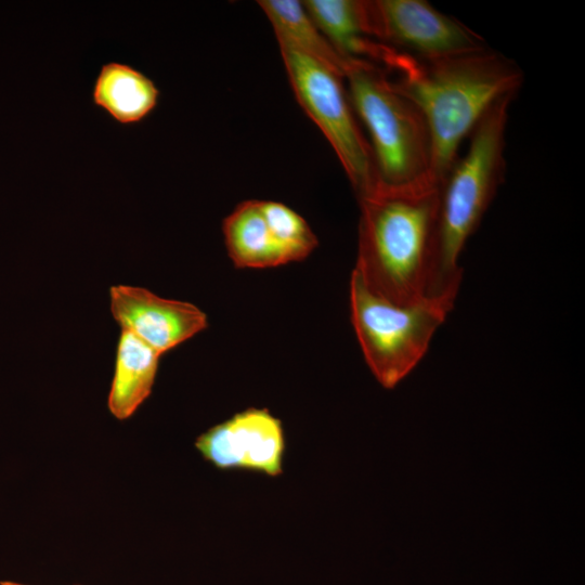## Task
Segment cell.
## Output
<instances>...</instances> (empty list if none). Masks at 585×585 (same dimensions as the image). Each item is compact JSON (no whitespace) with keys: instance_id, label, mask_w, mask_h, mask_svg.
<instances>
[{"instance_id":"6da1fadb","label":"cell","mask_w":585,"mask_h":585,"mask_svg":"<svg viewBox=\"0 0 585 585\" xmlns=\"http://www.w3.org/2000/svg\"><path fill=\"white\" fill-rule=\"evenodd\" d=\"M392 81L425 117L438 186L459 156L463 141L494 103L517 94L523 74L511 60L485 48L437 61L414 60Z\"/></svg>"},{"instance_id":"52a82bcc","label":"cell","mask_w":585,"mask_h":585,"mask_svg":"<svg viewBox=\"0 0 585 585\" xmlns=\"http://www.w3.org/2000/svg\"><path fill=\"white\" fill-rule=\"evenodd\" d=\"M370 37L417 61L487 48L483 37L424 0H365Z\"/></svg>"},{"instance_id":"30bf717a","label":"cell","mask_w":585,"mask_h":585,"mask_svg":"<svg viewBox=\"0 0 585 585\" xmlns=\"http://www.w3.org/2000/svg\"><path fill=\"white\" fill-rule=\"evenodd\" d=\"M159 89L138 68L108 62L101 66L92 88V101L113 120L133 126L146 119L158 103Z\"/></svg>"},{"instance_id":"7a4b0ae2","label":"cell","mask_w":585,"mask_h":585,"mask_svg":"<svg viewBox=\"0 0 585 585\" xmlns=\"http://www.w3.org/2000/svg\"><path fill=\"white\" fill-rule=\"evenodd\" d=\"M361 208L355 271L375 295L400 306L426 298L438 186L375 187Z\"/></svg>"},{"instance_id":"2e32d148","label":"cell","mask_w":585,"mask_h":585,"mask_svg":"<svg viewBox=\"0 0 585 585\" xmlns=\"http://www.w3.org/2000/svg\"><path fill=\"white\" fill-rule=\"evenodd\" d=\"M0 585H24V584L10 582V581H3V582H0Z\"/></svg>"},{"instance_id":"ba28073f","label":"cell","mask_w":585,"mask_h":585,"mask_svg":"<svg viewBox=\"0 0 585 585\" xmlns=\"http://www.w3.org/2000/svg\"><path fill=\"white\" fill-rule=\"evenodd\" d=\"M195 446L219 469H246L271 477L283 471L284 430L268 410L248 408L235 414L200 434Z\"/></svg>"},{"instance_id":"4fadbf2b","label":"cell","mask_w":585,"mask_h":585,"mask_svg":"<svg viewBox=\"0 0 585 585\" xmlns=\"http://www.w3.org/2000/svg\"><path fill=\"white\" fill-rule=\"evenodd\" d=\"M223 235L230 258L238 268H269L283 264L260 200L239 204L224 219Z\"/></svg>"},{"instance_id":"9c48e42d","label":"cell","mask_w":585,"mask_h":585,"mask_svg":"<svg viewBox=\"0 0 585 585\" xmlns=\"http://www.w3.org/2000/svg\"><path fill=\"white\" fill-rule=\"evenodd\" d=\"M114 320L160 355L207 327L196 306L161 298L146 288L115 285L109 289Z\"/></svg>"},{"instance_id":"277c9868","label":"cell","mask_w":585,"mask_h":585,"mask_svg":"<svg viewBox=\"0 0 585 585\" xmlns=\"http://www.w3.org/2000/svg\"><path fill=\"white\" fill-rule=\"evenodd\" d=\"M343 75L352 108L369 134L377 186L435 185L431 138L417 105L395 87L385 69L370 62L348 58Z\"/></svg>"},{"instance_id":"9a60e30c","label":"cell","mask_w":585,"mask_h":585,"mask_svg":"<svg viewBox=\"0 0 585 585\" xmlns=\"http://www.w3.org/2000/svg\"><path fill=\"white\" fill-rule=\"evenodd\" d=\"M260 203L283 263L307 258L318 243L307 221L282 203L270 200Z\"/></svg>"},{"instance_id":"5bb4252c","label":"cell","mask_w":585,"mask_h":585,"mask_svg":"<svg viewBox=\"0 0 585 585\" xmlns=\"http://www.w3.org/2000/svg\"><path fill=\"white\" fill-rule=\"evenodd\" d=\"M258 4L272 24L280 46L309 55L344 77L347 60L322 35L301 1L261 0Z\"/></svg>"},{"instance_id":"3957f363","label":"cell","mask_w":585,"mask_h":585,"mask_svg":"<svg viewBox=\"0 0 585 585\" xmlns=\"http://www.w3.org/2000/svg\"><path fill=\"white\" fill-rule=\"evenodd\" d=\"M508 95L483 115L469 134V146L438 185L429 273L425 297L454 306L461 282L459 257L491 205L505 176Z\"/></svg>"},{"instance_id":"5b68a950","label":"cell","mask_w":585,"mask_h":585,"mask_svg":"<svg viewBox=\"0 0 585 585\" xmlns=\"http://www.w3.org/2000/svg\"><path fill=\"white\" fill-rule=\"evenodd\" d=\"M350 304L365 360L388 389L394 388L420 362L453 309L450 303L430 298L395 304L372 292L355 270L350 282Z\"/></svg>"},{"instance_id":"8fae6325","label":"cell","mask_w":585,"mask_h":585,"mask_svg":"<svg viewBox=\"0 0 585 585\" xmlns=\"http://www.w3.org/2000/svg\"><path fill=\"white\" fill-rule=\"evenodd\" d=\"M302 4L342 58L379 63L385 44L369 35L365 0H306Z\"/></svg>"},{"instance_id":"7c38bea8","label":"cell","mask_w":585,"mask_h":585,"mask_svg":"<svg viewBox=\"0 0 585 585\" xmlns=\"http://www.w3.org/2000/svg\"><path fill=\"white\" fill-rule=\"evenodd\" d=\"M160 354L128 330L119 336L115 370L107 399L117 419L131 417L150 396Z\"/></svg>"},{"instance_id":"8992f818","label":"cell","mask_w":585,"mask_h":585,"mask_svg":"<svg viewBox=\"0 0 585 585\" xmlns=\"http://www.w3.org/2000/svg\"><path fill=\"white\" fill-rule=\"evenodd\" d=\"M280 49L297 101L333 146L358 198L370 193L377 186L374 159L347 96L344 77L289 47Z\"/></svg>"}]
</instances>
